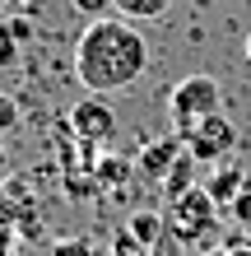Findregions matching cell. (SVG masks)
I'll return each instance as SVG.
<instances>
[{
    "label": "cell",
    "instance_id": "1",
    "mask_svg": "<svg viewBox=\"0 0 251 256\" xmlns=\"http://www.w3.org/2000/svg\"><path fill=\"white\" fill-rule=\"evenodd\" d=\"M149 70V42L130 19L107 14L88 19V28L75 42V74L84 94H121Z\"/></svg>",
    "mask_w": 251,
    "mask_h": 256
},
{
    "label": "cell",
    "instance_id": "2",
    "mask_svg": "<svg viewBox=\"0 0 251 256\" xmlns=\"http://www.w3.org/2000/svg\"><path fill=\"white\" fill-rule=\"evenodd\" d=\"M219 210H224V205H219L205 186H191V191H182V196L168 200L163 224H168V233L182 247H196V242H205V238L219 228Z\"/></svg>",
    "mask_w": 251,
    "mask_h": 256
},
{
    "label": "cell",
    "instance_id": "3",
    "mask_svg": "<svg viewBox=\"0 0 251 256\" xmlns=\"http://www.w3.org/2000/svg\"><path fill=\"white\" fill-rule=\"evenodd\" d=\"M219 102H224V88H219V80H214V74H186V80L168 94L172 130L186 140V135L205 122V116H214V112H219Z\"/></svg>",
    "mask_w": 251,
    "mask_h": 256
},
{
    "label": "cell",
    "instance_id": "4",
    "mask_svg": "<svg viewBox=\"0 0 251 256\" xmlns=\"http://www.w3.org/2000/svg\"><path fill=\"white\" fill-rule=\"evenodd\" d=\"M70 130H75V140H84L88 149H102L116 135V112L107 94H84L75 108H70Z\"/></svg>",
    "mask_w": 251,
    "mask_h": 256
},
{
    "label": "cell",
    "instance_id": "5",
    "mask_svg": "<svg viewBox=\"0 0 251 256\" xmlns=\"http://www.w3.org/2000/svg\"><path fill=\"white\" fill-rule=\"evenodd\" d=\"M233 149H238V126L228 122L224 112H214V116H205V122L186 135V154L196 158V163H224Z\"/></svg>",
    "mask_w": 251,
    "mask_h": 256
},
{
    "label": "cell",
    "instance_id": "6",
    "mask_svg": "<svg viewBox=\"0 0 251 256\" xmlns=\"http://www.w3.org/2000/svg\"><path fill=\"white\" fill-rule=\"evenodd\" d=\"M182 149H186V140H182L177 130H172V135H163V140H149V144H144L140 154H135L140 177H149V182H158V186H163V177H168V168L177 163V154H182Z\"/></svg>",
    "mask_w": 251,
    "mask_h": 256
},
{
    "label": "cell",
    "instance_id": "7",
    "mask_svg": "<svg viewBox=\"0 0 251 256\" xmlns=\"http://www.w3.org/2000/svg\"><path fill=\"white\" fill-rule=\"evenodd\" d=\"M28 42H33V24L23 19H5L0 24V70H14L23 61V52H28Z\"/></svg>",
    "mask_w": 251,
    "mask_h": 256
},
{
    "label": "cell",
    "instance_id": "8",
    "mask_svg": "<svg viewBox=\"0 0 251 256\" xmlns=\"http://www.w3.org/2000/svg\"><path fill=\"white\" fill-rule=\"evenodd\" d=\"M247 182H251V177H247L242 168H219V172L210 177V182H205V191H210L214 200H219V205L228 210V205H233V196H238V191H242Z\"/></svg>",
    "mask_w": 251,
    "mask_h": 256
},
{
    "label": "cell",
    "instance_id": "9",
    "mask_svg": "<svg viewBox=\"0 0 251 256\" xmlns=\"http://www.w3.org/2000/svg\"><path fill=\"white\" fill-rule=\"evenodd\" d=\"M163 233H168V224H163V214H158V210H135V214H130V238H135L144 252H149Z\"/></svg>",
    "mask_w": 251,
    "mask_h": 256
},
{
    "label": "cell",
    "instance_id": "10",
    "mask_svg": "<svg viewBox=\"0 0 251 256\" xmlns=\"http://www.w3.org/2000/svg\"><path fill=\"white\" fill-rule=\"evenodd\" d=\"M172 5L177 0H116V14L130 24H149V19H163Z\"/></svg>",
    "mask_w": 251,
    "mask_h": 256
},
{
    "label": "cell",
    "instance_id": "11",
    "mask_svg": "<svg viewBox=\"0 0 251 256\" xmlns=\"http://www.w3.org/2000/svg\"><path fill=\"white\" fill-rule=\"evenodd\" d=\"M191 186H196V158L182 149L177 163L168 168V177H163V191H168V200H172V196H182V191H191Z\"/></svg>",
    "mask_w": 251,
    "mask_h": 256
},
{
    "label": "cell",
    "instance_id": "12",
    "mask_svg": "<svg viewBox=\"0 0 251 256\" xmlns=\"http://www.w3.org/2000/svg\"><path fill=\"white\" fill-rule=\"evenodd\" d=\"M228 219L233 224H242V228H251V182L233 196V205H228Z\"/></svg>",
    "mask_w": 251,
    "mask_h": 256
},
{
    "label": "cell",
    "instance_id": "13",
    "mask_svg": "<svg viewBox=\"0 0 251 256\" xmlns=\"http://www.w3.org/2000/svg\"><path fill=\"white\" fill-rule=\"evenodd\" d=\"M70 5L84 19H107V14H116V0H70Z\"/></svg>",
    "mask_w": 251,
    "mask_h": 256
},
{
    "label": "cell",
    "instance_id": "14",
    "mask_svg": "<svg viewBox=\"0 0 251 256\" xmlns=\"http://www.w3.org/2000/svg\"><path fill=\"white\" fill-rule=\"evenodd\" d=\"M126 168H130L126 158H102V163H93V172H98V182H102V186H116Z\"/></svg>",
    "mask_w": 251,
    "mask_h": 256
},
{
    "label": "cell",
    "instance_id": "15",
    "mask_svg": "<svg viewBox=\"0 0 251 256\" xmlns=\"http://www.w3.org/2000/svg\"><path fill=\"white\" fill-rule=\"evenodd\" d=\"M51 256H102L93 242H84V238H70V242H56V252Z\"/></svg>",
    "mask_w": 251,
    "mask_h": 256
},
{
    "label": "cell",
    "instance_id": "16",
    "mask_svg": "<svg viewBox=\"0 0 251 256\" xmlns=\"http://www.w3.org/2000/svg\"><path fill=\"white\" fill-rule=\"evenodd\" d=\"M14 126H19V108H14V98H5V94H0V135H5V130H14Z\"/></svg>",
    "mask_w": 251,
    "mask_h": 256
},
{
    "label": "cell",
    "instance_id": "17",
    "mask_svg": "<svg viewBox=\"0 0 251 256\" xmlns=\"http://www.w3.org/2000/svg\"><path fill=\"white\" fill-rule=\"evenodd\" d=\"M144 256H182V242H177L172 233H163V238H158V242L144 252Z\"/></svg>",
    "mask_w": 251,
    "mask_h": 256
},
{
    "label": "cell",
    "instance_id": "18",
    "mask_svg": "<svg viewBox=\"0 0 251 256\" xmlns=\"http://www.w3.org/2000/svg\"><path fill=\"white\" fill-rule=\"evenodd\" d=\"M0 256H14V219L0 214Z\"/></svg>",
    "mask_w": 251,
    "mask_h": 256
},
{
    "label": "cell",
    "instance_id": "19",
    "mask_svg": "<svg viewBox=\"0 0 251 256\" xmlns=\"http://www.w3.org/2000/svg\"><path fill=\"white\" fill-rule=\"evenodd\" d=\"M228 256H251V242H224Z\"/></svg>",
    "mask_w": 251,
    "mask_h": 256
},
{
    "label": "cell",
    "instance_id": "20",
    "mask_svg": "<svg viewBox=\"0 0 251 256\" xmlns=\"http://www.w3.org/2000/svg\"><path fill=\"white\" fill-rule=\"evenodd\" d=\"M5 168H9V154H5V144H0V177H5Z\"/></svg>",
    "mask_w": 251,
    "mask_h": 256
},
{
    "label": "cell",
    "instance_id": "21",
    "mask_svg": "<svg viewBox=\"0 0 251 256\" xmlns=\"http://www.w3.org/2000/svg\"><path fill=\"white\" fill-rule=\"evenodd\" d=\"M242 56H247V61H251V33L242 38Z\"/></svg>",
    "mask_w": 251,
    "mask_h": 256
},
{
    "label": "cell",
    "instance_id": "22",
    "mask_svg": "<svg viewBox=\"0 0 251 256\" xmlns=\"http://www.w3.org/2000/svg\"><path fill=\"white\" fill-rule=\"evenodd\" d=\"M205 256H228V252H224V247H210V252H205Z\"/></svg>",
    "mask_w": 251,
    "mask_h": 256
},
{
    "label": "cell",
    "instance_id": "23",
    "mask_svg": "<svg viewBox=\"0 0 251 256\" xmlns=\"http://www.w3.org/2000/svg\"><path fill=\"white\" fill-rule=\"evenodd\" d=\"M5 5H28V0H5Z\"/></svg>",
    "mask_w": 251,
    "mask_h": 256
}]
</instances>
